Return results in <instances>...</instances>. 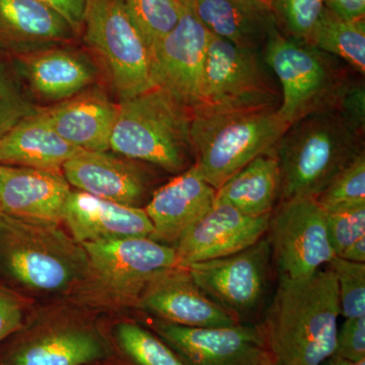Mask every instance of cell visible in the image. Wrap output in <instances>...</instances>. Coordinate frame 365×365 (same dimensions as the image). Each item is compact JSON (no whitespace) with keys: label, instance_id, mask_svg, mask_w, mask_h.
<instances>
[{"label":"cell","instance_id":"6da1fadb","mask_svg":"<svg viewBox=\"0 0 365 365\" xmlns=\"http://www.w3.org/2000/svg\"><path fill=\"white\" fill-rule=\"evenodd\" d=\"M338 284L328 265L299 279L279 277L260 325L274 361L321 365L335 352Z\"/></svg>","mask_w":365,"mask_h":365},{"label":"cell","instance_id":"7a4b0ae2","mask_svg":"<svg viewBox=\"0 0 365 365\" xmlns=\"http://www.w3.org/2000/svg\"><path fill=\"white\" fill-rule=\"evenodd\" d=\"M88 271L85 249L59 222L0 211V285L16 294H54L85 281Z\"/></svg>","mask_w":365,"mask_h":365},{"label":"cell","instance_id":"3957f363","mask_svg":"<svg viewBox=\"0 0 365 365\" xmlns=\"http://www.w3.org/2000/svg\"><path fill=\"white\" fill-rule=\"evenodd\" d=\"M192 117L193 113L158 88L120 100L109 150L180 174L194 163Z\"/></svg>","mask_w":365,"mask_h":365},{"label":"cell","instance_id":"277c9868","mask_svg":"<svg viewBox=\"0 0 365 365\" xmlns=\"http://www.w3.org/2000/svg\"><path fill=\"white\" fill-rule=\"evenodd\" d=\"M360 137L335 111L316 113L290 125L276 143L280 201L318 198L361 153Z\"/></svg>","mask_w":365,"mask_h":365},{"label":"cell","instance_id":"5b68a950","mask_svg":"<svg viewBox=\"0 0 365 365\" xmlns=\"http://www.w3.org/2000/svg\"><path fill=\"white\" fill-rule=\"evenodd\" d=\"M289 126L277 107L193 112L194 163L204 179L220 189L245 165L273 150Z\"/></svg>","mask_w":365,"mask_h":365},{"label":"cell","instance_id":"8992f818","mask_svg":"<svg viewBox=\"0 0 365 365\" xmlns=\"http://www.w3.org/2000/svg\"><path fill=\"white\" fill-rule=\"evenodd\" d=\"M81 36L119 101L153 88L150 49L124 0H86Z\"/></svg>","mask_w":365,"mask_h":365},{"label":"cell","instance_id":"52a82bcc","mask_svg":"<svg viewBox=\"0 0 365 365\" xmlns=\"http://www.w3.org/2000/svg\"><path fill=\"white\" fill-rule=\"evenodd\" d=\"M330 56L280 31L268 41L263 58L279 81L282 101L278 112L288 124L335 109L349 79Z\"/></svg>","mask_w":365,"mask_h":365},{"label":"cell","instance_id":"ba28073f","mask_svg":"<svg viewBox=\"0 0 365 365\" xmlns=\"http://www.w3.org/2000/svg\"><path fill=\"white\" fill-rule=\"evenodd\" d=\"M272 251L267 235L239 253L191 264L187 270L198 287L240 324H256L267 299Z\"/></svg>","mask_w":365,"mask_h":365},{"label":"cell","instance_id":"9c48e42d","mask_svg":"<svg viewBox=\"0 0 365 365\" xmlns=\"http://www.w3.org/2000/svg\"><path fill=\"white\" fill-rule=\"evenodd\" d=\"M264 63L263 53L211 34L200 105L195 111L276 107L277 93Z\"/></svg>","mask_w":365,"mask_h":365},{"label":"cell","instance_id":"30bf717a","mask_svg":"<svg viewBox=\"0 0 365 365\" xmlns=\"http://www.w3.org/2000/svg\"><path fill=\"white\" fill-rule=\"evenodd\" d=\"M88 271L86 280L121 304L135 306L139 295L155 276L177 267L174 247L150 237H125L85 242Z\"/></svg>","mask_w":365,"mask_h":365},{"label":"cell","instance_id":"8fae6325","mask_svg":"<svg viewBox=\"0 0 365 365\" xmlns=\"http://www.w3.org/2000/svg\"><path fill=\"white\" fill-rule=\"evenodd\" d=\"M279 277L299 279L326 267L334 257L327 213L314 198L280 201L267 232Z\"/></svg>","mask_w":365,"mask_h":365},{"label":"cell","instance_id":"7c38bea8","mask_svg":"<svg viewBox=\"0 0 365 365\" xmlns=\"http://www.w3.org/2000/svg\"><path fill=\"white\" fill-rule=\"evenodd\" d=\"M0 349V365H91L109 359L112 347L81 319L44 322L14 333Z\"/></svg>","mask_w":365,"mask_h":365},{"label":"cell","instance_id":"4fadbf2b","mask_svg":"<svg viewBox=\"0 0 365 365\" xmlns=\"http://www.w3.org/2000/svg\"><path fill=\"white\" fill-rule=\"evenodd\" d=\"M210 35L195 13L185 9L176 28L150 52L153 88L165 91L192 113L200 105Z\"/></svg>","mask_w":365,"mask_h":365},{"label":"cell","instance_id":"5bb4252c","mask_svg":"<svg viewBox=\"0 0 365 365\" xmlns=\"http://www.w3.org/2000/svg\"><path fill=\"white\" fill-rule=\"evenodd\" d=\"M186 365H272L260 324L191 328L157 319L151 325Z\"/></svg>","mask_w":365,"mask_h":365},{"label":"cell","instance_id":"9a60e30c","mask_svg":"<svg viewBox=\"0 0 365 365\" xmlns=\"http://www.w3.org/2000/svg\"><path fill=\"white\" fill-rule=\"evenodd\" d=\"M24 83L38 105L51 106L102 81V71L86 50L52 46L13 56Z\"/></svg>","mask_w":365,"mask_h":365},{"label":"cell","instance_id":"2e32d148","mask_svg":"<svg viewBox=\"0 0 365 365\" xmlns=\"http://www.w3.org/2000/svg\"><path fill=\"white\" fill-rule=\"evenodd\" d=\"M271 215L253 217L215 199L207 212L174 247L177 267L222 258L253 246L267 235Z\"/></svg>","mask_w":365,"mask_h":365},{"label":"cell","instance_id":"e0dca14e","mask_svg":"<svg viewBox=\"0 0 365 365\" xmlns=\"http://www.w3.org/2000/svg\"><path fill=\"white\" fill-rule=\"evenodd\" d=\"M62 174L79 191L134 207L148 199L153 181L143 163L110 150H81L64 163Z\"/></svg>","mask_w":365,"mask_h":365},{"label":"cell","instance_id":"ac0fdd59","mask_svg":"<svg viewBox=\"0 0 365 365\" xmlns=\"http://www.w3.org/2000/svg\"><path fill=\"white\" fill-rule=\"evenodd\" d=\"M135 307L165 323L191 328H225L237 321L209 299L186 268L163 271L146 285Z\"/></svg>","mask_w":365,"mask_h":365},{"label":"cell","instance_id":"d6986e66","mask_svg":"<svg viewBox=\"0 0 365 365\" xmlns=\"http://www.w3.org/2000/svg\"><path fill=\"white\" fill-rule=\"evenodd\" d=\"M213 188L193 163L153 192L144 210L153 225L150 239L175 247L213 205Z\"/></svg>","mask_w":365,"mask_h":365},{"label":"cell","instance_id":"ffe728a7","mask_svg":"<svg viewBox=\"0 0 365 365\" xmlns=\"http://www.w3.org/2000/svg\"><path fill=\"white\" fill-rule=\"evenodd\" d=\"M41 112L50 126L74 148L90 151L110 150L118 103L101 83L63 102L42 107Z\"/></svg>","mask_w":365,"mask_h":365},{"label":"cell","instance_id":"44dd1931","mask_svg":"<svg viewBox=\"0 0 365 365\" xmlns=\"http://www.w3.org/2000/svg\"><path fill=\"white\" fill-rule=\"evenodd\" d=\"M62 222L78 244L150 237L153 225L144 208L105 200L79 190H71L64 206Z\"/></svg>","mask_w":365,"mask_h":365},{"label":"cell","instance_id":"7402d4cb","mask_svg":"<svg viewBox=\"0 0 365 365\" xmlns=\"http://www.w3.org/2000/svg\"><path fill=\"white\" fill-rule=\"evenodd\" d=\"M71 186L62 173L0 165V211L61 222Z\"/></svg>","mask_w":365,"mask_h":365},{"label":"cell","instance_id":"603a6c76","mask_svg":"<svg viewBox=\"0 0 365 365\" xmlns=\"http://www.w3.org/2000/svg\"><path fill=\"white\" fill-rule=\"evenodd\" d=\"M78 37L63 16L38 0H0V49L11 56L72 44Z\"/></svg>","mask_w":365,"mask_h":365},{"label":"cell","instance_id":"cb8c5ba5","mask_svg":"<svg viewBox=\"0 0 365 365\" xmlns=\"http://www.w3.org/2000/svg\"><path fill=\"white\" fill-rule=\"evenodd\" d=\"M194 13L213 35L262 53L279 32L272 9L262 0H196Z\"/></svg>","mask_w":365,"mask_h":365},{"label":"cell","instance_id":"d4e9b609","mask_svg":"<svg viewBox=\"0 0 365 365\" xmlns=\"http://www.w3.org/2000/svg\"><path fill=\"white\" fill-rule=\"evenodd\" d=\"M41 108L0 137V165L62 173L64 163L81 150L50 126Z\"/></svg>","mask_w":365,"mask_h":365},{"label":"cell","instance_id":"484cf974","mask_svg":"<svg viewBox=\"0 0 365 365\" xmlns=\"http://www.w3.org/2000/svg\"><path fill=\"white\" fill-rule=\"evenodd\" d=\"M279 196V168L273 150L255 158L216 190V199L253 217L272 213Z\"/></svg>","mask_w":365,"mask_h":365},{"label":"cell","instance_id":"4316f807","mask_svg":"<svg viewBox=\"0 0 365 365\" xmlns=\"http://www.w3.org/2000/svg\"><path fill=\"white\" fill-rule=\"evenodd\" d=\"M309 44L344 60L359 73L365 71V21H348L324 9Z\"/></svg>","mask_w":365,"mask_h":365},{"label":"cell","instance_id":"83f0119b","mask_svg":"<svg viewBox=\"0 0 365 365\" xmlns=\"http://www.w3.org/2000/svg\"><path fill=\"white\" fill-rule=\"evenodd\" d=\"M113 341L127 365H186L160 336L134 322L118 324Z\"/></svg>","mask_w":365,"mask_h":365},{"label":"cell","instance_id":"f1b7e54d","mask_svg":"<svg viewBox=\"0 0 365 365\" xmlns=\"http://www.w3.org/2000/svg\"><path fill=\"white\" fill-rule=\"evenodd\" d=\"M21 78L14 57L0 49V137L25 119L39 112Z\"/></svg>","mask_w":365,"mask_h":365},{"label":"cell","instance_id":"f546056e","mask_svg":"<svg viewBox=\"0 0 365 365\" xmlns=\"http://www.w3.org/2000/svg\"><path fill=\"white\" fill-rule=\"evenodd\" d=\"M124 4L150 52L176 28L185 11L177 0H124Z\"/></svg>","mask_w":365,"mask_h":365},{"label":"cell","instance_id":"4dcf8cb0","mask_svg":"<svg viewBox=\"0 0 365 365\" xmlns=\"http://www.w3.org/2000/svg\"><path fill=\"white\" fill-rule=\"evenodd\" d=\"M317 201L325 211L365 204V155L359 153L322 191Z\"/></svg>","mask_w":365,"mask_h":365},{"label":"cell","instance_id":"1f68e13d","mask_svg":"<svg viewBox=\"0 0 365 365\" xmlns=\"http://www.w3.org/2000/svg\"><path fill=\"white\" fill-rule=\"evenodd\" d=\"M278 29L283 35L309 43L325 9V0H273L271 4Z\"/></svg>","mask_w":365,"mask_h":365},{"label":"cell","instance_id":"d6a6232c","mask_svg":"<svg viewBox=\"0 0 365 365\" xmlns=\"http://www.w3.org/2000/svg\"><path fill=\"white\" fill-rule=\"evenodd\" d=\"M328 266L337 280L340 314L345 319L365 316V263L336 256Z\"/></svg>","mask_w":365,"mask_h":365},{"label":"cell","instance_id":"836d02e7","mask_svg":"<svg viewBox=\"0 0 365 365\" xmlns=\"http://www.w3.org/2000/svg\"><path fill=\"white\" fill-rule=\"evenodd\" d=\"M329 239L336 256L365 235V204L326 211Z\"/></svg>","mask_w":365,"mask_h":365},{"label":"cell","instance_id":"e575fe53","mask_svg":"<svg viewBox=\"0 0 365 365\" xmlns=\"http://www.w3.org/2000/svg\"><path fill=\"white\" fill-rule=\"evenodd\" d=\"M334 111L337 113L347 126L361 137L365 125V90L362 83H346Z\"/></svg>","mask_w":365,"mask_h":365},{"label":"cell","instance_id":"d590c367","mask_svg":"<svg viewBox=\"0 0 365 365\" xmlns=\"http://www.w3.org/2000/svg\"><path fill=\"white\" fill-rule=\"evenodd\" d=\"M333 355L355 362L365 359V316L345 319L338 330Z\"/></svg>","mask_w":365,"mask_h":365},{"label":"cell","instance_id":"8d00e7d4","mask_svg":"<svg viewBox=\"0 0 365 365\" xmlns=\"http://www.w3.org/2000/svg\"><path fill=\"white\" fill-rule=\"evenodd\" d=\"M25 314L23 297L0 285V344L25 326Z\"/></svg>","mask_w":365,"mask_h":365},{"label":"cell","instance_id":"74e56055","mask_svg":"<svg viewBox=\"0 0 365 365\" xmlns=\"http://www.w3.org/2000/svg\"><path fill=\"white\" fill-rule=\"evenodd\" d=\"M46 6L51 7L74 29L78 36L83 32L86 0H38Z\"/></svg>","mask_w":365,"mask_h":365},{"label":"cell","instance_id":"f35d334b","mask_svg":"<svg viewBox=\"0 0 365 365\" xmlns=\"http://www.w3.org/2000/svg\"><path fill=\"white\" fill-rule=\"evenodd\" d=\"M325 9L344 21H364L365 0H325Z\"/></svg>","mask_w":365,"mask_h":365},{"label":"cell","instance_id":"ab89813d","mask_svg":"<svg viewBox=\"0 0 365 365\" xmlns=\"http://www.w3.org/2000/svg\"><path fill=\"white\" fill-rule=\"evenodd\" d=\"M337 257L355 263H365V235L353 242Z\"/></svg>","mask_w":365,"mask_h":365},{"label":"cell","instance_id":"60d3db41","mask_svg":"<svg viewBox=\"0 0 365 365\" xmlns=\"http://www.w3.org/2000/svg\"><path fill=\"white\" fill-rule=\"evenodd\" d=\"M321 365H365V359L355 362L342 359V357L336 356V355H332V356L329 357V359H326Z\"/></svg>","mask_w":365,"mask_h":365},{"label":"cell","instance_id":"b9f144b4","mask_svg":"<svg viewBox=\"0 0 365 365\" xmlns=\"http://www.w3.org/2000/svg\"><path fill=\"white\" fill-rule=\"evenodd\" d=\"M177 1L188 11H194V9H195L196 0H177Z\"/></svg>","mask_w":365,"mask_h":365},{"label":"cell","instance_id":"7bdbcfd3","mask_svg":"<svg viewBox=\"0 0 365 365\" xmlns=\"http://www.w3.org/2000/svg\"><path fill=\"white\" fill-rule=\"evenodd\" d=\"M262 1L266 2V4L271 6V4H272L273 0H262Z\"/></svg>","mask_w":365,"mask_h":365},{"label":"cell","instance_id":"ee69618b","mask_svg":"<svg viewBox=\"0 0 365 365\" xmlns=\"http://www.w3.org/2000/svg\"><path fill=\"white\" fill-rule=\"evenodd\" d=\"M272 365H280V364H276V362H274V364Z\"/></svg>","mask_w":365,"mask_h":365}]
</instances>
